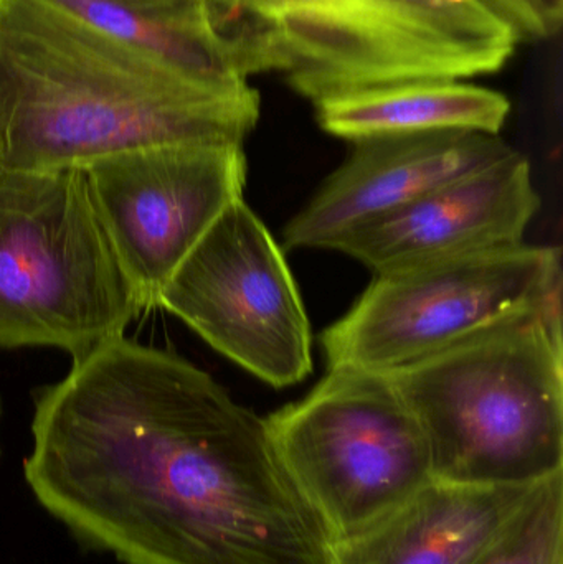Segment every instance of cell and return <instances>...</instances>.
<instances>
[{
  "mask_svg": "<svg viewBox=\"0 0 563 564\" xmlns=\"http://www.w3.org/2000/svg\"><path fill=\"white\" fill-rule=\"evenodd\" d=\"M23 476L86 549L124 564H331L333 536L267 420L124 335L33 393Z\"/></svg>",
  "mask_w": 563,
  "mask_h": 564,
  "instance_id": "obj_1",
  "label": "cell"
},
{
  "mask_svg": "<svg viewBox=\"0 0 563 564\" xmlns=\"http://www.w3.org/2000/svg\"><path fill=\"white\" fill-rule=\"evenodd\" d=\"M250 85H202L43 0H0V169L82 171L165 145H240Z\"/></svg>",
  "mask_w": 563,
  "mask_h": 564,
  "instance_id": "obj_2",
  "label": "cell"
},
{
  "mask_svg": "<svg viewBox=\"0 0 563 564\" xmlns=\"http://www.w3.org/2000/svg\"><path fill=\"white\" fill-rule=\"evenodd\" d=\"M243 78L274 72L316 102L505 68L515 26L485 0H202Z\"/></svg>",
  "mask_w": 563,
  "mask_h": 564,
  "instance_id": "obj_3",
  "label": "cell"
},
{
  "mask_svg": "<svg viewBox=\"0 0 563 564\" xmlns=\"http://www.w3.org/2000/svg\"><path fill=\"white\" fill-rule=\"evenodd\" d=\"M562 302L488 325L389 371L433 479L532 487L563 474Z\"/></svg>",
  "mask_w": 563,
  "mask_h": 564,
  "instance_id": "obj_4",
  "label": "cell"
},
{
  "mask_svg": "<svg viewBox=\"0 0 563 564\" xmlns=\"http://www.w3.org/2000/svg\"><path fill=\"white\" fill-rule=\"evenodd\" d=\"M142 311L85 172L0 169V348L52 347L79 360Z\"/></svg>",
  "mask_w": 563,
  "mask_h": 564,
  "instance_id": "obj_5",
  "label": "cell"
},
{
  "mask_svg": "<svg viewBox=\"0 0 563 564\" xmlns=\"http://www.w3.org/2000/svg\"><path fill=\"white\" fill-rule=\"evenodd\" d=\"M264 420L334 542L369 529L435 480L425 436L386 373L327 368L303 400Z\"/></svg>",
  "mask_w": 563,
  "mask_h": 564,
  "instance_id": "obj_6",
  "label": "cell"
},
{
  "mask_svg": "<svg viewBox=\"0 0 563 564\" xmlns=\"http://www.w3.org/2000/svg\"><path fill=\"white\" fill-rule=\"evenodd\" d=\"M562 257L518 245L376 274L321 334L327 368L389 373L496 324L562 302Z\"/></svg>",
  "mask_w": 563,
  "mask_h": 564,
  "instance_id": "obj_7",
  "label": "cell"
},
{
  "mask_svg": "<svg viewBox=\"0 0 563 564\" xmlns=\"http://www.w3.org/2000/svg\"><path fill=\"white\" fill-rule=\"evenodd\" d=\"M158 305L271 387L301 383L313 370L310 318L296 282L243 198L182 261Z\"/></svg>",
  "mask_w": 563,
  "mask_h": 564,
  "instance_id": "obj_8",
  "label": "cell"
},
{
  "mask_svg": "<svg viewBox=\"0 0 563 564\" xmlns=\"http://www.w3.org/2000/svg\"><path fill=\"white\" fill-rule=\"evenodd\" d=\"M96 217L145 308L234 202L243 198L240 145H165L86 169Z\"/></svg>",
  "mask_w": 563,
  "mask_h": 564,
  "instance_id": "obj_9",
  "label": "cell"
},
{
  "mask_svg": "<svg viewBox=\"0 0 563 564\" xmlns=\"http://www.w3.org/2000/svg\"><path fill=\"white\" fill-rule=\"evenodd\" d=\"M539 207L531 165L516 151L354 228L334 251L382 274L518 247Z\"/></svg>",
  "mask_w": 563,
  "mask_h": 564,
  "instance_id": "obj_10",
  "label": "cell"
},
{
  "mask_svg": "<svg viewBox=\"0 0 563 564\" xmlns=\"http://www.w3.org/2000/svg\"><path fill=\"white\" fill-rule=\"evenodd\" d=\"M349 155L284 228L290 250H334L354 228L515 154L499 134L436 131L350 142Z\"/></svg>",
  "mask_w": 563,
  "mask_h": 564,
  "instance_id": "obj_11",
  "label": "cell"
},
{
  "mask_svg": "<svg viewBox=\"0 0 563 564\" xmlns=\"http://www.w3.org/2000/svg\"><path fill=\"white\" fill-rule=\"evenodd\" d=\"M534 487H469L433 480L369 529L336 540L331 564H472Z\"/></svg>",
  "mask_w": 563,
  "mask_h": 564,
  "instance_id": "obj_12",
  "label": "cell"
},
{
  "mask_svg": "<svg viewBox=\"0 0 563 564\" xmlns=\"http://www.w3.org/2000/svg\"><path fill=\"white\" fill-rule=\"evenodd\" d=\"M327 134L354 142L376 135L473 131L499 134L511 102L463 79H419L327 96L313 102Z\"/></svg>",
  "mask_w": 563,
  "mask_h": 564,
  "instance_id": "obj_13",
  "label": "cell"
},
{
  "mask_svg": "<svg viewBox=\"0 0 563 564\" xmlns=\"http://www.w3.org/2000/svg\"><path fill=\"white\" fill-rule=\"evenodd\" d=\"M43 2L185 78L220 89L248 86L202 0Z\"/></svg>",
  "mask_w": 563,
  "mask_h": 564,
  "instance_id": "obj_14",
  "label": "cell"
},
{
  "mask_svg": "<svg viewBox=\"0 0 563 564\" xmlns=\"http://www.w3.org/2000/svg\"><path fill=\"white\" fill-rule=\"evenodd\" d=\"M472 564H563V474L538 484Z\"/></svg>",
  "mask_w": 563,
  "mask_h": 564,
  "instance_id": "obj_15",
  "label": "cell"
},
{
  "mask_svg": "<svg viewBox=\"0 0 563 564\" xmlns=\"http://www.w3.org/2000/svg\"><path fill=\"white\" fill-rule=\"evenodd\" d=\"M505 17L519 39L548 40L557 35L563 20V0H485Z\"/></svg>",
  "mask_w": 563,
  "mask_h": 564,
  "instance_id": "obj_16",
  "label": "cell"
},
{
  "mask_svg": "<svg viewBox=\"0 0 563 564\" xmlns=\"http://www.w3.org/2000/svg\"><path fill=\"white\" fill-rule=\"evenodd\" d=\"M3 416V401L2 397H0V421H2ZM0 456H2V446H0Z\"/></svg>",
  "mask_w": 563,
  "mask_h": 564,
  "instance_id": "obj_17",
  "label": "cell"
}]
</instances>
